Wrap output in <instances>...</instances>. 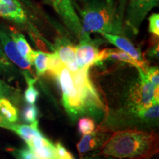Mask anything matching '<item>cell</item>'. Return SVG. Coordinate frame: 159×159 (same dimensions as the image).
I'll return each instance as SVG.
<instances>
[{
    "mask_svg": "<svg viewBox=\"0 0 159 159\" xmlns=\"http://www.w3.org/2000/svg\"><path fill=\"white\" fill-rule=\"evenodd\" d=\"M158 134L136 130L117 131L98 154L118 159H150L158 152Z\"/></svg>",
    "mask_w": 159,
    "mask_h": 159,
    "instance_id": "obj_1",
    "label": "cell"
},
{
    "mask_svg": "<svg viewBox=\"0 0 159 159\" xmlns=\"http://www.w3.org/2000/svg\"><path fill=\"white\" fill-rule=\"evenodd\" d=\"M82 33L125 34L123 19L114 0H90L80 10Z\"/></svg>",
    "mask_w": 159,
    "mask_h": 159,
    "instance_id": "obj_2",
    "label": "cell"
},
{
    "mask_svg": "<svg viewBox=\"0 0 159 159\" xmlns=\"http://www.w3.org/2000/svg\"><path fill=\"white\" fill-rule=\"evenodd\" d=\"M89 68H81L71 73L73 82L78 93L83 115L89 114L97 116L105 110L97 90L89 77Z\"/></svg>",
    "mask_w": 159,
    "mask_h": 159,
    "instance_id": "obj_3",
    "label": "cell"
},
{
    "mask_svg": "<svg viewBox=\"0 0 159 159\" xmlns=\"http://www.w3.org/2000/svg\"><path fill=\"white\" fill-rule=\"evenodd\" d=\"M54 77L62 91L63 105L68 114L74 118L83 115L80 99L70 71L64 66Z\"/></svg>",
    "mask_w": 159,
    "mask_h": 159,
    "instance_id": "obj_4",
    "label": "cell"
},
{
    "mask_svg": "<svg viewBox=\"0 0 159 159\" xmlns=\"http://www.w3.org/2000/svg\"><path fill=\"white\" fill-rule=\"evenodd\" d=\"M137 69L139 80L132 94L133 111L134 113L159 102V89L150 83L142 69Z\"/></svg>",
    "mask_w": 159,
    "mask_h": 159,
    "instance_id": "obj_5",
    "label": "cell"
},
{
    "mask_svg": "<svg viewBox=\"0 0 159 159\" xmlns=\"http://www.w3.org/2000/svg\"><path fill=\"white\" fill-rule=\"evenodd\" d=\"M158 3L159 0H129L125 19L127 28L134 34H137L148 13Z\"/></svg>",
    "mask_w": 159,
    "mask_h": 159,
    "instance_id": "obj_6",
    "label": "cell"
},
{
    "mask_svg": "<svg viewBox=\"0 0 159 159\" xmlns=\"http://www.w3.org/2000/svg\"><path fill=\"white\" fill-rule=\"evenodd\" d=\"M0 43L6 56L11 63H14L21 69L25 79L29 77L36 78L32 69V64L20 54L8 31L2 26L0 27Z\"/></svg>",
    "mask_w": 159,
    "mask_h": 159,
    "instance_id": "obj_7",
    "label": "cell"
},
{
    "mask_svg": "<svg viewBox=\"0 0 159 159\" xmlns=\"http://www.w3.org/2000/svg\"><path fill=\"white\" fill-rule=\"evenodd\" d=\"M66 27L77 38L82 34V24L75 11L72 0H50Z\"/></svg>",
    "mask_w": 159,
    "mask_h": 159,
    "instance_id": "obj_8",
    "label": "cell"
},
{
    "mask_svg": "<svg viewBox=\"0 0 159 159\" xmlns=\"http://www.w3.org/2000/svg\"><path fill=\"white\" fill-rule=\"evenodd\" d=\"M79 44L75 47L76 59L78 68H89L97 64L99 50L97 41H93L89 34L82 33L79 38Z\"/></svg>",
    "mask_w": 159,
    "mask_h": 159,
    "instance_id": "obj_9",
    "label": "cell"
},
{
    "mask_svg": "<svg viewBox=\"0 0 159 159\" xmlns=\"http://www.w3.org/2000/svg\"><path fill=\"white\" fill-rule=\"evenodd\" d=\"M54 50L71 73H74L78 70L75 47L68 40L64 38L57 39L54 46Z\"/></svg>",
    "mask_w": 159,
    "mask_h": 159,
    "instance_id": "obj_10",
    "label": "cell"
},
{
    "mask_svg": "<svg viewBox=\"0 0 159 159\" xmlns=\"http://www.w3.org/2000/svg\"><path fill=\"white\" fill-rule=\"evenodd\" d=\"M106 60H113V61H120V62L126 63L142 69L144 72H146L148 69V65L144 61H139L131 57L128 53L119 49H104L99 52L98 61L97 63L102 62Z\"/></svg>",
    "mask_w": 159,
    "mask_h": 159,
    "instance_id": "obj_11",
    "label": "cell"
},
{
    "mask_svg": "<svg viewBox=\"0 0 159 159\" xmlns=\"http://www.w3.org/2000/svg\"><path fill=\"white\" fill-rule=\"evenodd\" d=\"M105 131L102 130H94L90 134H84L77 145V149L81 156L93 150L102 148L108 137H106Z\"/></svg>",
    "mask_w": 159,
    "mask_h": 159,
    "instance_id": "obj_12",
    "label": "cell"
},
{
    "mask_svg": "<svg viewBox=\"0 0 159 159\" xmlns=\"http://www.w3.org/2000/svg\"><path fill=\"white\" fill-rule=\"evenodd\" d=\"M27 144L38 159H56L55 145L43 135L34 137Z\"/></svg>",
    "mask_w": 159,
    "mask_h": 159,
    "instance_id": "obj_13",
    "label": "cell"
},
{
    "mask_svg": "<svg viewBox=\"0 0 159 159\" xmlns=\"http://www.w3.org/2000/svg\"><path fill=\"white\" fill-rule=\"evenodd\" d=\"M101 35L108 42L112 43L118 49L124 51L125 52L128 53L134 58L139 60V61H143L140 51L136 47H135L133 43L125 37L119 35L109 34V33H102Z\"/></svg>",
    "mask_w": 159,
    "mask_h": 159,
    "instance_id": "obj_14",
    "label": "cell"
},
{
    "mask_svg": "<svg viewBox=\"0 0 159 159\" xmlns=\"http://www.w3.org/2000/svg\"><path fill=\"white\" fill-rule=\"evenodd\" d=\"M38 125H39L38 121L29 125L11 123L9 130L13 131L18 136L21 137L26 143H28L35 136H43L38 128Z\"/></svg>",
    "mask_w": 159,
    "mask_h": 159,
    "instance_id": "obj_15",
    "label": "cell"
},
{
    "mask_svg": "<svg viewBox=\"0 0 159 159\" xmlns=\"http://www.w3.org/2000/svg\"><path fill=\"white\" fill-rule=\"evenodd\" d=\"M8 33L12 39L15 42L16 48L19 50L20 54L22 55L27 61H29L31 64H33L34 50L31 49L30 46L29 45L28 42L25 39V35L19 32L14 30H11Z\"/></svg>",
    "mask_w": 159,
    "mask_h": 159,
    "instance_id": "obj_16",
    "label": "cell"
},
{
    "mask_svg": "<svg viewBox=\"0 0 159 159\" xmlns=\"http://www.w3.org/2000/svg\"><path fill=\"white\" fill-rule=\"evenodd\" d=\"M0 16L17 24H26L27 17L22 7L19 8L10 7L0 0Z\"/></svg>",
    "mask_w": 159,
    "mask_h": 159,
    "instance_id": "obj_17",
    "label": "cell"
},
{
    "mask_svg": "<svg viewBox=\"0 0 159 159\" xmlns=\"http://www.w3.org/2000/svg\"><path fill=\"white\" fill-rule=\"evenodd\" d=\"M18 72L17 69L5 55L0 43V75L11 80L15 79Z\"/></svg>",
    "mask_w": 159,
    "mask_h": 159,
    "instance_id": "obj_18",
    "label": "cell"
},
{
    "mask_svg": "<svg viewBox=\"0 0 159 159\" xmlns=\"http://www.w3.org/2000/svg\"><path fill=\"white\" fill-rule=\"evenodd\" d=\"M0 113L10 123H16L18 121L17 109L9 99L0 97Z\"/></svg>",
    "mask_w": 159,
    "mask_h": 159,
    "instance_id": "obj_19",
    "label": "cell"
},
{
    "mask_svg": "<svg viewBox=\"0 0 159 159\" xmlns=\"http://www.w3.org/2000/svg\"><path fill=\"white\" fill-rule=\"evenodd\" d=\"M0 97L9 99L12 103L18 104L21 100L19 90L0 79Z\"/></svg>",
    "mask_w": 159,
    "mask_h": 159,
    "instance_id": "obj_20",
    "label": "cell"
},
{
    "mask_svg": "<svg viewBox=\"0 0 159 159\" xmlns=\"http://www.w3.org/2000/svg\"><path fill=\"white\" fill-rule=\"evenodd\" d=\"M47 60L48 53L41 51H34L33 64L35 66L38 77L42 76L47 71Z\"/></svg>",
    "mask_w": 159,
    "mask_h": 159,
    "instance_id": "obj_21",
    "label": "cell"
},
{
    "mask_svg": "<svg viewBox=\"0 0 159 159\" xmlns=\"http://www.w3.org/2000/svg\"><path fill=\"white\" fill-rule=\"evenodd\" d=\"M135 114H136L139 118L143 119L145 122L158 120L159 115V102L155 103L148 108L139 110Z\"/></svg>",
    "mask_w": 159,
    "mask_h": 159,
    "instance_id": "obj_22",
    "label": "cell"
},
{
    "mask_svg": "<svg viewBox=\"0 0 159 159\" xmlns=\"http://www.w3.org/2000/svg\"><path fill=\"white\" fill-rule=\"evenodd\" d=\"M64 66L65 65L55 52L53 53H48L47 71L52 77H54Z\"/></svg>",
    "mask_w": 159,
    "mask_h": 159,
    "instance_id": "obj_23",
    "label": "cell"
},
{
    "mask_svg": "<svg viewBox=\"0 0 159 159\" xmlns=\"http://www.w3.org/2000/svg\"><path fill=\"white\" fill-rule=\"evenodd\" d=\"M28 87L26 89L25 92V101L28 104L34 105L35 102H36L38 97H39V92L37 90L36 88H35L34 83L36 81V78L33 77H29V78L25 79Z\"/></svg>",
    "mask_w": 159,
    "mask_h": 159,
    "instance_id": "obj_24",
    "label": "cell"
},
{
    "mask_svg": "<svg viewBox=\"0 0 159 159\" xmlns=\"http://www.w3.org/2000/svg\"><path fill=\"white\" fill-rule=\"evenodd\" d=\"M7 150L16 159H38L34 152L30 148H8Z\"/></svg>",
    "mask_w": 159,
    "mask_h": 159,
    "instance_id": "obj_25",
    "label": "cell"
},
{
    "mask_svg": "<svg viewBox=\"0 0 159 159\" xmlns=\"http://www.w3.org/2000/svg\"><path fill=\"white\" fill-rule=\"evenodd\" d=\"M96 125L92 119L89 117H83L80 119L78 122V130L82 134H90L94 130Z\"/></svg>",
    "mask_w": 159,
    "mask_h": 159,
    "instance_id": "obj_26",
    "label": "cell"
},
{
    "mask_svg": "<svg viewBox=\"0 0 159 159\" xmlns=\"http://www.w3.org/2000/svg\"><path fill=\"white\" fill-rule=\"evenodd\" d=\"M38 115H39V110L35 105L29 104L23 111V118L27 122L34 123L37 122Z\"/></svg>",
    "mask_w": 159,
    "mask_h": 159,
    "instance_id": "obj_27",
    "label": "cell"
},
{
    "mask_svg": "<svg viewBox=\"0 0 159 159\" xmlns=\"http://www.w3.org/2000/svg\"><path fill=\"white\" fill-rule=\"evenodd\" d=\"M56 159H75L74 156L69 152L61 142H57L55 145Z\"/></svg>",
    "mask_w": 159,
    "mask_h": 159,
    "instance_id": "obj_28",
    "label": "cell"
},
{
    "mask_svg": "<svg viewBox=\"0 0 159 159\" xmlns=\"http://www.w3.org/2000/svg\"><path fill=\"white\" fill-rule=\"evenodd\" d=\"M147 77L152 84L158 88L159 87V71L158 68L156 66L148 67L146 71Z\"/></svg>",
    "mask_w": 159,
    "mask_h": 159,
    "instance_id": "obj_29",
    "label": "cell"
},
{
    "mask_svg": "<svg viewBox=\"0 0 159 159\" xmlns=\"http://www.w3.org/2000/svg\"><path fill=\"white\" fill-rule=\"evenodd\" d=\"M149 31L156 36L159 35V14L152 13L149 18Z\"/></svg>",
    "mask_w": 159,
    "mask_h": 159,
    "instance_id": "obj_30",
    "label": "cell"
},
{
    "mask_svg": "<svg viewBox=\"0 0 159 159\" xmlns=\"http://www.w3.org/2000/svg\"><path fill=\"white\" fill-rule=\"evenodd\" d=\"M2 2H5L6 5H7L10 7H15V8H19V7H21V4L19 2L18 0H1Z\"/></svg>",
    "mask_w": 159,
    "mask_h": 159,
    "instance_id": "obj_31",
    "label": "cell"
},
{
    "mask_svg": "<svg viewBox=\"0 0 159 159\" xmlns=\"http://www.w3.org/2000/svg\"><path fill=\"white\" fill-rule=\"evenodd\" d=\"M119 5L118 9V13L121 17L124 18L125 14V4H126V0H119Z\"/></svg>",
    "mask_w": 159,
    "mask_h": 159,
    "instance_id": "obj_32",
    "label": "cell"
},
{
    "mask_svg": "<svg viewBox=\"0 0 159 159\" xmlns=\"http://www.w3.org/2000/svg\"><path fill=\"white\" fill-rule=\"evenodd\" d=\"M80 159H113L111 157H108V156H102V155H99V154H94L92 156H84L81 158Z\"/></svg>",
    "mask_w": 159,
    "mask_h": 159,
    "instance_id": "obj_33",
    "label": "cell"
},
{
    "mask_svg": "<svg viewBox=\"0 0 159 159\" xmlns=\"http://www.w3.org/2000/svg\"><path fill=\"white\" fill-rule=\"evenodd\" d=\"M149 55L150 57H154V58H158V44L157 43V45L152 47V49H150V52H149Z\"/></svg>",
    "mask_w": 159,
    "mask_h": 159,
    "instance_id": "obj_34",
    "label": "cell"
},
{
    "mask_svg": "<svg viewBox=\"0 0 159 159\" xmlns=\"http://www.w3.org/2000/svg\"><path fill=\"white\" fill-rule=\"evenodd\" d=\"M11 123L7 122V121L5 120V119H0V128H5V129H10V127H11Z\"/></svg>",
    "mask_w": 159,
    "mask_h": 159,
    "instance_id": "obj_35",
    "label": "cell"
},
{
    "mask_svg": "<svg viewBox=\"0 0 159 159\" xmlns=\"http://www.w3.org/2000/svg\"><path fill=\"white\" fill-rule=\"evenodd\" d=\"M0 119H4L3 117H2V114H1V113H0Z\"/></svg>",
    "mask_w": 159,
    "mask_h": 159,
    "instance_id": "obj_36",
    "label": "cell"
}]
</instances>
